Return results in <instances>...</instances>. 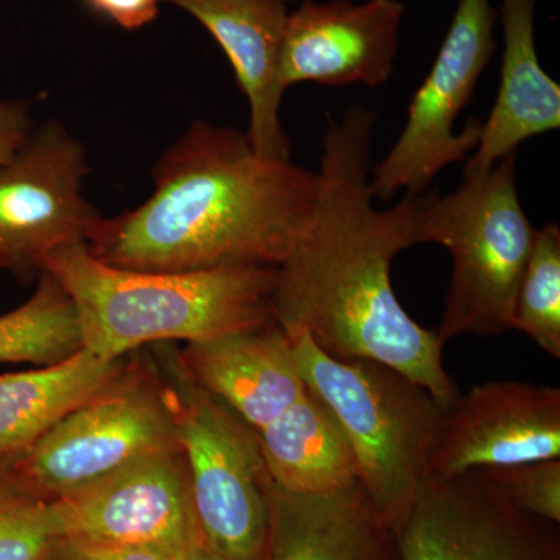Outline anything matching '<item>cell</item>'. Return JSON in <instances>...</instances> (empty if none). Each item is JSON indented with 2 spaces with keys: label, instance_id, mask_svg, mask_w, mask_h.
Masks as SVG:
<instances>
[{
  "label": "cell",
  "instance_id": "6da1fadb",
  "mask_svg": "<svg viewBox=\"0 0 560 560\" xmlns=\"http://www.w3.org/2000/svg\"><path fill=\"white\" fill-rule=\"evenodd\" d=\"M377 116L355 105L329 119L311 220L276 267L271 294L285 334L305 331L335 360H374L429 390L442 407L459 389L444 368V345L401 307L390 265L418 245L420 195L375 208L372 142Z\"/></svg>",
  "mask_w": 560,
  "mask_h": 560
},
{
  "label": "cell",
  "instance_id": "e0dca14e",
  "mask_svg": "<svg viewBox=\"0 0 560 560\" xmlns=\"http://www.w3.org/2000/svg\"><path fill=\"white\" fill-rule=\"evenodd\" d=\"M537 0H501L504 51L495 105L482 121L464 176L492 168L523 140L558 130L560 86L541 69L534 38Z\"/></svg>",
  "mask_w": 560,
  "mask_h": 560
},
{
  "label": "cell",
  "instance_id": "7c38bea8",
  "mask_svg": "<svg viewBox=\"0 0 560 560\" xmlns=\"http://www.w3.org/2000/svg\"><path fill=\"white\" fill-rule=\"evenodd\" d=\"M560 459V389L528 382L474 386L442 416L429 477Z\"/></svg>",
  "mask_w": 560,
  "mask_h": 560
},
{
  "label": "cell",
  "instance_id": "9a60e30c",
  "mask_svg": "<svg viewBox=\"0 0 560 560\" xmlns=\"http://www.w3.org/2000/svg\"><path fill=\"white\" fill-rule=\"evenodd\" d=\"M180 366L256 433L308 394L289 335L278 323L190 342Z\"/></svg>",
  "mask_w": 560,
  "mask_h": 560
},
{
  "label": "cell",
  "instance_id": "ac0fdd59",
  "mask_svg": "<svg viewBox=\"0 0 560 560\" xmlns=\"http://www.w3.org/2000/svg\"><path fill=\"white\" fill-rule=\"evenodd\" d=\"M120 374L119 361L80 349L38 370L0 375V459L31 448L58 420L108 388Z\"/></svg>",
  "mask_w": 560,
  "mask_h": 560
},
{
  "label": "cell",
  "instance_id": "5bb4252c",
  "mask_svg": "<svg viewBox=\"0 0 560 560\" xmlns=\"http://www.w3.org/2000/svg\"><path fill=\"white\" fill-rule=\"evenodd\" d=\"M191 14L230 58L249 103L250 147L261 158L290 161L291 142L280 120V54L287 3L280 0H165Z\"/></svg>",
  "mask_w": 560,
  "mask_h": 560
},
{
  "label": "cell",
  "instance_id": "30bf717a",
  "mask_svg": "<svg viewBox=\"0 0 560 560\" xmlns=\"http://www.w3.org/2000/svg\"><path fill=\"white\" fill-rule=\"evenodd\" d=\"M555 525L470 470L427 478L394 536L400 560H560Z\"/></svg>",
  "mask_w": 560,
  "mask_h": 560
},
{
  "label": "cell",
  "instance_id": "277c9868",
  "mask_svg": "<svg viewBox=\"0 0 560 560\" xmlns=\"http://www.w3.org/2000/svg\"><path fill=\"white\" fill-rule=\"evenodd\" d=\"M287 335L301 377L348 442L357 482L396 530L429 478L445 408L394 368L374 360H335L305 331Z\"/></svg>",
  "mask_w": 560,
  "mask_h": 560
},
{
  "label": "cell",
  "instance_id": "d4e9b609",
  "mask_svg": "<svg viewBox=\"0 0 560 560\" xmlns=\"http://www.w3.org/2000/svg\"><path fill=\"white\" fill-rule=\"evenodd\" d=\"M33 131L27 103L0 97V164L24 145Z\"/></svg>",
  "mask_w": 560,
  "mask_h": 560
},
{
  "label": "cell",
  "instance_id": "7a4b0ae2",
  "mask_svg": "<svg viewBox=\"0 0 560 560\" xmlns=\"http://www.w3.org/2000/svg\"><path fill=\"white\" fill-rule=\"evenodd\" d=\"M142 205L103 219L86 245L139 271L278 267L311 220L318 173L261 158L246 132L194 121L161 154Z\"/></svg>",
  "mask_w": 560,
  "mask_h": 560
},
{
  "label": "cell",
  "instance_id": "7402d4cb",
  "mask_svg": "<svg viewBox=\"0 0 560 560\" xmlns=\"http://www.w3.org/2000/svg\"><path fill=\"white\" fill-rule=\"evenodd\" d=\"M58 539L51 501L25 482L13 458L0 459V560H44Z\"/></svg>",
  "mask_w": 560,
  "mask_h": 560
},
{
  "label": "cell",
  "instance_id": "4fadbf2b",
  "mask_svg": "<svg viewBox=\"0 0 560 560\" xmlns=\"http://www.w3.org/2000/svg\"><path fill=\"white\" fill-rule=\"evenodd\" d=\"M404 16L399 0H305L287 16L280 54L283 90L302 81L382 86L393 75Z\"/></svg>",
  "mask_w": 560,
  "mask_h": 560
},
{
  "label": "cell",
  "instance_id": "8992f818",
  "mask_svg": "<svg viewBox=\"0 0 560 560\" xmlns=\"http://www.w3.org/2000/svg\"><path fill=\"white\" fill-rule=\"evenodd\" d=\"M164 394L202 536L223 560H261L275 485L256 431L184 370Z\"/></svg>",
  "mask_w": 560,
  "mask_h": 560
},
{
  "label": "cell",
  "instance_id": "44dd1931",
  "mask_svg": "<svg viewBox=\"0 0 560 560\" xmlns=\"http://www.w3.org/2000/svg\"><path fill=\"white\" fill-rule=\"evenodd\" d=\"M514 330L560 359V230L556 223L536 232L515 298Z\"/></svg>",
  "mask_w": 560,
  "mask_h": 560
},
{
  "label": "cell",
  "instance_id": "ba28073f",
  "mask_svg": "<svg viewBox=\"0 0 560 560\" xmlns=\"http://www.w3.org/2000/svg\"><path fill=\"white\" fill-rule=\"evenodd\" d=\"M176 445L171 410L139 375L121 372L108 388L13 456L21 477L47 500L70 495L147 453Z\"/></svg>",
  "mask_w": 560,
  "mask_h": 560
},
{
  "label": "cell",
  "instance_id": "3957f363",
  "mask_svg": "<svg viewBox=\"0 0 560 560\" xmlns=\"http://www.w3.org/2000/svg\"><path fill=\"white\" fill-rule=\"evenodd\" d=\"M39 271L57 280L72 302L83 349L106 361L151 342L190 345L276 323L275 267L130 270L75 242L47 254Z\"/></svg>",
  "mask_w": 560,
  "mask_h": 560
},
{
  "label": "cell",
  "instance_id": "ffe728a7",
  "mask_svg": "<svg viewBox=\"0 0 560 560\" xmlns=\"http://www.w3.org/2000/svg\"><path fill=\"white\" fill-rule=\"evenodd\" d=\"M83 349L75 308L60 283L43 272L31 300L0 315V364L58 363Z\"/></svg>",
  "mask_w": 560,
  "mask_h": 560
},
{
  "label": "cell",
  "instance_id": "d6986e66",
  "mask_svg": "<svg viewBox=\"0 0 560 560\" xmlns=\"http://www.w3.org/2000/svg\"><path fill=\"white\" fill-rule=\"evenodd\" d=\"M256 434L272 485L283 492H330L357 481L348 442L311 389Z\"/></svg>",
  "mask_w": 560,
  "mask_h": 560
},
{
  "label": "cell",
  "instance_id": "2e32d148",
  "mask_svg": "<svg viewBox=\"0 0 560 560\" xmlns=\"http://www.w3.org/2000/svg\"><path fill=\"white\" fill-rule=\"evenodd\" d=\"M261 560H400L394 530L359 482L320 493L272 489Z\"/></svg>",
  "mask_w": 560,
  "mask_h": 560
},
{
  "label": "cell",
  "instance_id": "4316f807",
  "mask_svg": "<svg viewBox=\"0 0 560 560\" xmlns=\"http://www.w3.org/2000/svg\"><path fill=\"white\" fill-rule=\"evenodd\" d=\"M179 560H223L212 550V547L206 541L202 534H198L194 540L190 541L189 547L183 552Z\"/></svg>",
  "mask_w": 560,
  "mask_h": 560
},
{
  "label": "cell",
  "instance_id": "83f0119b",
  "mask_svg": "<svg viewBox=\"0 0 560 560\" xmlns=\"http://www.w3.org/2000/svg\"><path fill=\"white\" fill-rule=\"evenodd\" d=\"M280 2H296V0H280ZM302 2H305V0H302Z\"/></svg>",
  "mask_w": 560,
  "mask_h": 560
},
{
  "label": "cell",
  "instance_id": "52a82bcc",
  "mask_svg": "<svg viewBox=\"0 0 560 560\" xmlns=\"http://www.w3.org/2000/svg\"><path fill=\"white\" fill-rule=\"evenodd\" d=\"M497 20L499 10L490 0H459L433 68L412 97L400 138L372 167L375 200L388 201L400 190L422 195L441 171L477 149L482 121L471 119L458 135L453 127L495 55Z\"/></svg>",
  "mask_w": 560,
  "mask_h": 560
},
{
  "label": "cell",
  "instance_id": "f1b7e54d",
  "mask_svg": "<svg viewBox=\"0 0 560 560\" xmlns=\"http://www.w3.org/2000/svg\"><path fill=\"white\" fill-rule=\"evenodd\" d=\"M0 268H3V267H2V261H0Z\"/></svg>",
  "mask_w": 560,
  "mask_h": 560
},
{
  "label": "cell",
  "instance_id": "9c48e42d",
  "mask_svg": "<svg viewBox=\"0 0 560 560\" xmlns=\"http://www.w3.org/2000/svg\"><path fill=\"white\" fill-rule=\"evenodd\" d=\"M86 149L49 120L0 164V261L16 275L40 270L47 254L88 242L102 220L83 195Z\"/></svg>",
  "mask_w": 560,
  "mask_h": 560
},
{
  "label": "cell",
  "instance_id": "8fae6325",
  "mask_svg": "<svg viewBox=\"0 0 560 560\" xmlns=\"http://www.w3.org/2000/svg\"><path fill=\"white\" fill-rule=\"evenodd\" d=\"M51 510L60 539L180 551L201 533L178 445L51 500Z\"/></svg>",
  "mask_w": 560,
  "mask_h": 560
},
{
  "label": "cell",
  "instance_id": "cb8c5ba5",
  "mask_svg": "<svg viewBox=\"0 0 560 560\" xmlns=\"http://www.w3.org/2000/svg\"><path fill=\"white\" fill-rule=\"evenodd\" d=\"M186 548L178 551L160 547H119V545L58 539L51 545L44 560H179Z\"/></svg>",
  "mask_w": 560,
  "mask_h": 560
},
{
  "label": "cell",
  "instance_id": "603a6c76",
  "mask_svg": "<svg viewBox=\"0 0 560 560\" xmlns=\"http://www.w3.org/2000/svg\"><path fill=\"white\" fill-rule=\"evenodd\" d=\"M478 470L495 482L521 510L556 525L560 522V459Z\"/></svg>",
  "mask_w": 560,
  "mask_h": 560
},
{
  "label": "cell",
  "instance_id": "5b68a950",
  "mask_svg": "<svg viewBox=\"0 0 560 560\" xmlns=\"http://www.w3.org/2000/svg\"><path fill=\"white\" fill-rule=\"evenodd\" d=\"M536 228L517 191V151L492 168L464 176L452 194L420 195L416 241L451 253V287L438 338L495 337L514 330L518 285Z\"/></svg>",
  "mask_w": 560,
  "mask_h": 560
},
{
  "label": "cell",
  "instance_id": "484cf974",
  "mask_svg": "<svg viewBox=\"0 0 560 560\" xmlns=\"http://www.w3.org/2000/svg\"><path fill=\"white\" fill-rule=\"evenodd\" d=\"M90 7L125 31H138L153 22L162 0H86Z\"/></svg>",
  "mask_w": 560,
  "mask_h": 560
}]
</instances>
